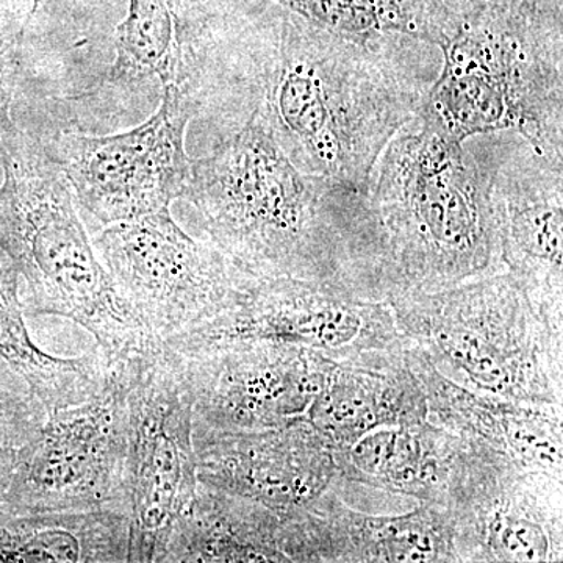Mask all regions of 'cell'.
Masks as SVG:
<instances>
[{"label": "cell", "mask_w": 563, "mask_h": 563, "mask_svg": "<svg viewBox=\"0 0 563 563\" xmlns=\"http://www.w3.org/2000/svg\"><path fill=\"white\" fill-rule=\"evenodd\" d=\"M495 162L418 111L385 147L355 207L347 287L372 301L446 290L504 272Z\"/></svg>", "instance_id": "6da1fadb"}, {"label": "cell", "mask_w": 563, "mask_h": 563, "mask_svg": "<svg viewBox=\"0 0 563 563\" xmlns=\"http://www.w3.org/2000/svg\"><path fill=\"white\" fill-rule=\"evenodd\" d=\"M402 41L366 43L285 18L262 58L254 111L301 172L362 198L428 95L402 65Z\"/></svg>", "instance_id": "7a4b0ae2"}, {"label": "cell", "mask_w": 563, "mask_h": 563, "mask_svg": "<svg viewBox=\"0 0 563 563\" xmlns=\"http://www.w3.org/2000/svg\"><path fill=\"white\" fill-rule=\"evenodd\" d=\"M358 198L301 172L252 110L242 131L191 161L181 199L243 272L350 288L347 232Z\"/></svg>", "instance_id": "3957f363"}, {"label": "cell", "mask_w": 563, "mask_h": 563, "mask_svg": "<svg viewBox=\"0 0 563 563\" xmlns=\"http://www.w3.org/2000/svg\"><path fill=\"white\" fill-rule=\"evenodd\" d=\"M450 5L442 73L420 114L457 143L510 132L563 157L562 0Z\"/></svg>", "instance_id": "277c9868"}, {"label": "cell", "mask_w": 563, "mask_h": 563, "mask_svg": "<svg viewBox=\"0 0 563 563\" xmlns=\"http://www.w3.org/2000/svg\"><path fill=\"white\" fill-rule=\"evenodd\" d=\"M0 155V246L27 280L32 312L77 322L109 365L162 344L103 268L52 152L11 128Z\"/></svg>", "instance_id": "5b68a950"}, {"label": "cell", "mask_w": 563, "mask_h": 563, "mask_svg": "<svg viewBox=\"0 0 563 563\" xmlns=\"http://www.w3.org/2000/svg\"><path fill=\"white\" fill-rule=\"evenodd\" d=\"M407 343L463 388L563 406V333L507 272L388 302Z\"/></svg>", "instance_id": "8992f818"}, {"label": "cell", "mask_w": 563, "mask_h": 563, "mask_svg": "<svg viewBox=\"0 0 563 563\" xmlns=\"http://www.w3.org/2000/svg\"><path fill=\"white\" fill-rule=\"evenodd\" d=\"M92 246L121 298L161 340L217 317L255 277L210 240L188 235L169 210L106 225Z\"/></svg>", "instance_id": "52a82bcc"}, {"label": "cell", "mask_w": 563, "mask_h": 563, "mask_svg": "<svg viewBox=\"0 0 563 563\" xmlns=\"http://www.w3.org/2000/svg\"><path fill=\"white\" fill-rule=\"evenodd\" d=\"M122 366L129 410V562H158L198 490L192 399L165 343Z\"/></svg>", "instance_id": "ba28073f"}, {"label": "cell", "mask_w": 563, "mask_h": 563, "mask_svg": "<svg viewBox=\"0 0 563 563\" xmlns=\"http://www.w3.org/2000/svg\"><path fill=\"white\" fill-rule=\"evenodd\" d=\"M101 390L46 415L20 450L11 479L16 512L120 510L129 515V410L122 363Z\"/></svg>", "instance_id": "9c48e42d"}, {"label": "cell", "mask_w": 563, "mask_h": 563, "mask_svg": "<svg viewBox=\"0 0 563 563\" xmlns=\"http://www.w3.org/2000/svg\"><path fill=\"white\" fill-rule=\"evenodd\" d=\"M235 342L309 347L332 361L406 344L391 306L333 282L254 277L240 298L209 321L163 340L174 352Z\"/></svg>", "instance_id": "30bf717a"}, {"label": "cell", "mask_w": 563, "mask_h": 563, "mask_svg": "<svg viewBox=\"0 0 563 563\" xmlns=\"http://www.w3.org/2000/svg\"><path fill=\"white\" fill-rule=\"evenodd\" d=\"M195 113L190 87L166 85L161 107L139 128L110 136L63 133L52 155L103 228L169 210L190 179L185 132Z\"/></svg>", "instance_id": "8fae6325"}, {"label": "cell", "mask_w": 563, "mask_h": 563, "mask_svg": "<svg viewBox=\"0 0 563 563\" xmlns=\"http://www.w3.org/2000/svg\"><path fill=\"white\" fill-rule=\"evenodd\" d=\"M461 437V435H459ZM444 506L462 562L563 561V479L463 439Z\"/></svg>", "instance_id": "7c38bea8"}, {"label": "cell", "mask_w": 563, "mask_h": 563, "mask_svg": "<svg viewBox=\"0 0 563 563\" xmlns=\"http://www.w3.org/2000/svg\"><path fill=\"white\" fill-rule=\"evenodd\" d=\"M172 354L190 390L192 429L210 432L263 431L307 420L335 363L309 347L273 342Z\"/></svg>", "instance_id": "4fadbf2b"}, {"label": "cell", "mask_w": 563, "mask_h": 563, "mask_svg": "<svg viewBox=\"0 0 563 563\" xmlns=\"http://www.w3.org/2000/svg\"><path fill=\"white\" fill-rule=\"evenodd\" d=\"M199 484L268 507L282 518L336 481L332 444L309 421L247 432L195 431Z\"/></svg>", "instance_id": "5bb4252c"}, {"label": "cell", "mask_w": 563, "mask_h": 563, "mask_svg": "<svg viewBox=\"0 0 563 563\" xmlns=\"http://www.w3.org/2000/svg\"><path fill=\"white\" fill-rule=\"evenodd\" d=\"M290 562L461 563L444 504L417 503L396 514L363 512L333 490L284 518Z\"/></svg>", "instance_id": "9a60e30c"}, {"label": "cell", "mask_w": 563, "mask_h": 563, "mask_svg": "<svg viewBox=\"0 0 563 563\" xmlns=\"http://www.w3.org/2000/svg\"><path fill=\"white\" fill-rule=\"evenodd\" d=\"M504 154L495 180L504 272L555 332L563 333L562 158L521 146Z\"/></svg>", "instance_id": "2e32d148"}, {"label": "cell", "mask_w": 563, "mask_h": 563, "mask_svg": "<svg viewBox=\"0 0 563 563\" xmlns=\"http://www.w3.org/2000/svg\"><path fill=\"white\" fill-rule=\"evenodd\" d=\"M433 424L487 444L517 465L563 479V406L523 404L463 388L437 372L424 352L406 342Z\"/></svg>", "instance_id": "e0dca14e"}, {"label": "cell", "mask_w": 563, "mask_h": 563, "mask_svg": "<svg viewBox=\"0 0 563 563\" xmlns=\"http://www.w3.org/2000/svg\"><path fill=\"white\" fill-rule=\"evenodd\" d=\"M426 420L428 402L406 344L335 361L307 415L333 448L351 446L376 429Z\"/></svg>", "instance_id": "ac0fdd59"}, {"label": "cell", "mask_w": 563, "mask_h": 563, "mask_svg": "<svg viewBox=\"0 0 563 563\" xmlns=\"http://www.w3.org/2000/svg\"><path fill=\"white\" fill-rule=\"evenodd\" d=\"M462 437L432 421L388 426L333 448L336 479L417 503L444 504Z\"/></svg>", "instance_id": "d6986e66"}, {"label": "cell", "mask_w": 563, "mask_h": 563, "mask_svg": "<svg viewBox=\"0 0 563 563\" xmlns=\"http://www.w3.org/2000/svg\"><path fill=\"white\" fill-rule=\"evenodd\" d=\"M284 518L268 507L198 485L158 562H284Z\"/></svg>", "instance_id": "ffe728a7"}, {"label": "cell", "mask_w": 563, "mask_h": 563, "mask_svg": "<svg viewBox=\"0 0 563 563\" xmlns=\"http://www.w3.org/2000/svg\"><path fill=\"white\" fill-rule=\"evenodd\" d=\"M0 525V562H129L131 518L120 510L18 512Z\"/></svg>", "instance_id": "44dd1931"}, {"label": "cell", "mask_w": 563, "mask_h": 563, "mask_svg": "<svg viewBox=\"0 0 563 563\" xmlns=\"http://www.w3.org/2000/svg\"><path fill=\"white\" fill-rule=\"evenodd\" d=\"M18 277L14 266H0V355L24 377L47 413L91 398L106 383L109 368L102 355L63 358L36 346L22 317Z\"/></svg>", "instance_id": "7402d4cb"}, {"label": "cell", "mask_w": 563, "mask_h": 563, "mask_svg": "<svg viewBox=\"0 0 563 563\" xmlns=\"http://www.w3.org/2000/svg\"><path fill=\"white\" fill-rule=\"evenodd\" d=\"M295 16L366 43L409 40L439 47L450 21L448 0H274Z\"/></svg>", "instance_id": "603a6c76"}, {"label": "cell", "mask_w": 563, "mask_h": 563, "mask_svg": "<svg viewBox=\"0 0 563 563\" xmlns=\"http://www.w3.org/2000/svg\"><path fill=\"white\" fill-rule=\"evenodd\" d=\"M181 0H129L114 36L117 57L107 73L111 87H131L157 77L162 87H188Z\"/></svg>", "instance_id": "cb8c5ba5"}, {"label": "cell", "mask_w": 563, "mask_h": 563, "mask_svg": "<svg viewBox=\"0 0 563 563\" xmlns=\"http://www.w3.org/2000/svg\"><path fill=\"white\" fill-rule=\"evenodd\" d=\"M20 36L0 43V140L13 125L10 121L11 99H13L14 85H16L18 68H20Z\"/></svg>", "instance_id": "d4e9b609"}]
</instances>
